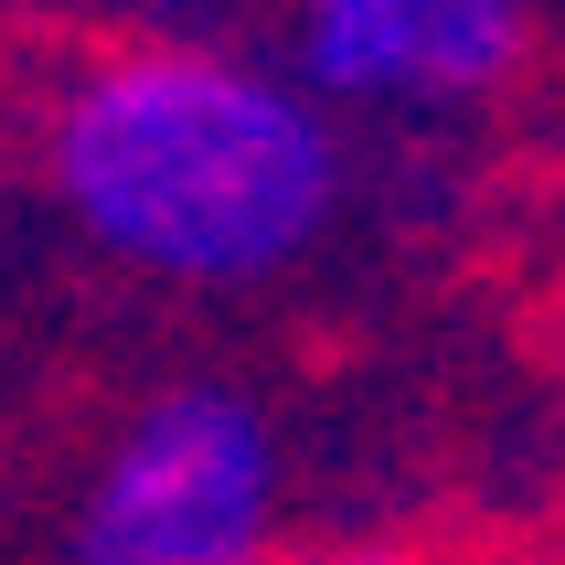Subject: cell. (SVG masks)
Wrapping results in <instances>:
<instances>
[{
    "label": "cell",
    "instance_id": "1",
    "mask_svg": "<svg viewBox=\"0 0 565 565\" xmlns=\"http://www.w3.org/2000/svg\"><path fill=\"white\" fill-rule=\"evenodd\" d=\"M43 171L75 235L171 288H256L320 246L342 139L288 64L160 32L75 64L43 118Z\"/></svg>",
    "mask_w": 565,
    "mask_h": 565
},
{
    "label": "cell",
    "instance_id": "2",
    "mask_svg": "<svg viewBox=\"0 0 565 565\" xmlns=\"http://www.w3.org/2000/svg\"><path fill=\"white\" fill-rule=\"evenodd\" d=\"M278 427L235 384H171L128 416L75 491L64 565H267Z\"/></svg>",
    "mask_w": 565,
    "mask_h": 565
},
{
    "label": "cell",
    "instance_id": "3",
    "mask_svg": "<svg viewBox=\"0 0 565 565\" xmlns=\"http://www.w3.org/2000/svg\"><path fill=\"white\" fill-rule=\"evenodd\" d=\"M544 22L523 0H310L288 22V75L320 107H374V118H438L480 107L534 64Z\"/></svg>",
    "mask_w": 565,
    "mask_h": 565
}]
</instances>
